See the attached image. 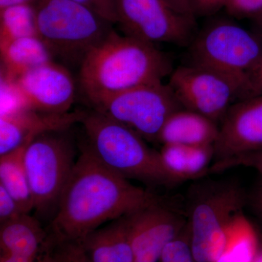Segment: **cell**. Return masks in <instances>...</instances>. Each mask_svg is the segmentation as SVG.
<instances>
[{
    "label": "cell",
    "mask_w": 262,
    "mask_h": 262,
    "mask_svg": "<svg viewBox=\"0 0 262 262\" xmlns=\"http://www.w3.org/2000/svg\"><path fill=\"white\" fill-rule=\"evenodd\" d=\"M91 107L135 131L144 140L155 141L169 117L182 108L170 86L163 82L122 91Z\"/></svg>",
    "instance_id": "ba28073f"
},
{
    "label": "cell",
    "mask_w": 262,
    "mask_h": 262,
    "mask_svg": "<svg viewBox=\"0 0 262 262\" xmlns=\"http://www.w3.org/2000/svg\"><path fill=\"white\" fill-rule=\"evenodd\" d=\"M1 76L15 80L29 71L53 61V56L39 36L15 39L0 46Z\"/></svg>",
    "instance_id": "d6986e66"
},
{
    "label": "cell",
    "mask_w": 262,
    "mask_h": 262,
    "mask_svg": "<svg viewBox=\"0 0 262 262\" xmlns=\"http://www.w3.org/2000/svg\"><path fill=\"white\" fill-rule=\"evenodd\" d=\"M75 146L67 130L37 136L24 153L34 209L47 211L57 204L75 165Z\"/></svg>",
    "instance_id": "52a82bcc"
},
{
    "label": "cell",
    "mask_w": 262,
    "mask_h": 262,
    "mask_svg": "<svg viewBox=\"0 0 262 262\" xmlns=\"http://www.w3.org/2000/svg\"><path fill=\"white\" fill-rule=\"evenodd\" d=\"M248 196L231 180H206L189 192L187 227L195 262H217L227 247L229 232Z\"/></svg>",
    "instance_id": "277c9868"
},
{
    "label": "cell",
    "mask_w": 262,
    "mask_h": 262,
    "mask_svg": "<svg viewBox=\"0 0 262 262\" xmlns=\"http://www.w3.org/2000/svg\"><path fill=\"white\" fill-rule=\"evenodd\" d=\"M29 144L0 155V186L14 198L24 213H29L34 209L24 165V153Z\"/></svg>",
    "instance_id": "ffe728a7"
},
{
    "label": "cell",
    "mask_w": 262,
    "mask_h": 262,
    "mask_svg": "<svg viewBox=\"0 0 262 262\" xmlns=\"http://www.w3.org/2000/svg\"><path fill=\"white\" fill-rule=\"evenodd\" d=\"M253 18L254 19L255 22L257 24L258 28L262 31V10L256 16L253 17Z\"/></svg>",
    "instance_id": "d590c367"
},
{
    "label": "cell",
    "mask_w": 262,
    "mask_h": 262,
    "mask_svg": "<svg viewBox=\"0 0 262 262\" xmlns=\"http://www.w3.org/2000/svg\"><path fill=\"white\" fill-rule=\"evenodd\" d=\"M213 163L262 151V96L233 103L221 122Z\"/></svg>",
    "instance_id": "4fadbf2b"
},
{
    "label": "cell",
    "mask_w": 262,
    "mask_h": 262,
    "mask_svg": "<svg viewBox=\"0 0 262 262\" xmlns=\"http://www.w3.org/2000/svg\"><path fill=\"white\" fill-rule=\"evenodd\" d=\"M189 46L190 63L233 79L242 86V99L248 76L262 55L258 38L237 23L220 19L206 25Z\"/></svg>",
    "instance_id": "8992f818"
},
{
    "label": "cell",
    "mask_w": 262,
    "mask_h": 262,
    "mask_svg": "<svg viewBox=\"0 0 262 262\" xmlns=\"http://www.w3.org/2000/svg\"><path fill=\"white\" fill-rule=\"evenodd\" d=\"M258 243L256 234L248 224L234 227L229 232L227 247L217 262H254L257 256Z\"/></svg>",
    "instance_id": "7402d4cb"
},
{
    "label": "cell",
    "mask_w": 262,
    "mask_h": 262,
    "mask_svg": "<svg viewBox=\"0 0 262 262\" xmlns=\"http://www.w3.org/2000/svg\"><path fill=\"white\" fill-rule=\"evenodd\" d=\"M23 108H29L15 81L1 76V115Z\"/></svg>",
    "instance_id": "d4e9b609"
},
{
    "label": "cell",
    "mask_w": 262,
    "mask_h": 262,
    "mask_svg": "<svg viewBox=\"0 0 262 262\" xmlns=\"http://www.w3.org/2000/svg\"><path fill=\"white\" fill-rule=\"evenodd\" d=\"M158 199L103 165L84 143L57 203L51 225L53 241L80 243L105 222Z\"/></svg>",
    "instance_id": "6da1fadb"
},
{
    "label": "cell",
    "mask_w": 262,
    "mask_h": 262,
    "mask_svg": "<svg viewBox=\"0 0 262 262\" xmlns=\"http://www.w3.org/2000/svg\"><path fill=\"white\" fill-rule=\"evenodd\" d=\"M229 0H191L193 15L195 17H208L226 8Z\"/></svg>",
    "instance_id": "f546056e"
},
{
    "label": "cell",
    "mask_w": 262,
    "mask_h": 262,
    "mask_svg": "<svg viewBox=\"0 0 262 262\" xmlns=\"http://www.w3.org/2000/svg\"><path fill=\"white\" fill-rule=\"evenodd\" d=\"M53 244L39 222L29 213L0 225L1 253L39 259L49 252Z\"/></svg>",
    "instance_id": "9a60e30c"
},
{
    "label": "cell",
    "mask_w": 262,
    "mask_h": 262,
    "mask_svg": "<svg viewBox=\"0 0 262 262\" xmlns=\"http://www.w3.org/2000/svg\"><path fill=\"white\" fill-rule=\"evenodd\" d=\"M173 68L155 45L115 30L92 50L79 67V84L91 106L144 84L163 82Z\"/></svg>",
    "instance_id": "7a4b0ae2"
},
{
    "label": "cell",
    "mask_w": 262,
    "mask_h": 262,
    "mask_svg": "<svg viewBox=\"0 0 262 262\" xmlns=\"http://www.w3.org/2000/svg\"><path fill=\"white\" fill-rule=\"evenodd\" d=\"M165 1L175 11L178 12L181 14L195 18L193 15L191 0H165Z\"/></svg>",
    "instance_id": "d6a6232c"
},
{
    "label": "cell",
    "mask_w": 262,
    "mask_h": 262,
    "mask_svg": "<svg viewBox=\"0 0 262 262\" xmlns=\"http://www.w3.org/2000/svg\"><path fill=\"white\" fill-rule=\"evenodd\" d=\"M0 262H46V255L39 259H33V258L24 257V256L1 253Z\"/></svg>",
    "instance_id": "836d02e7"
},
{
    "label": "cell",
    "mask_w": 262,
    "mask_h": 262,
    "mask_svg": "<svg viewBox=\"0 0 262 262\" xmlns=\"http://www.w3.org/2000/svg\"><path fill=\"white\" fill-rule=\"evenodd\" d=\"M46 262H91L82 244L79 242H54L46 255Z\"/></svg>",
    "instance_id": "603a6c76"
},
{
    "label": "cell",
    "mask_w": 262,
    "mask_h": 262,
    "mask_svg": "<svg viewBox=\"0 0 262 262\" xmlns=\"http://www.w3.org/2000/svg\"><path fill=\"white\" fill-rule=\"evenodd\" d=\"M158 262H195L189 245L187 225L182 233L165 247Z\"/></svg>",
    "instance_id": "cb8c5ba5"
},
{
    "label": "cell",
    "mask_w": 262,
    "mask_h": 262,
    "mask_svg": "<svg viewBox=\"0 0 262 262\" xmlns=\"http://www.w3.org/2000/svg\"><path fill=\"white\" fill-rule=\"evenodd\" d=\"M225 10L236 18H253L262 10V0H229Z\"/></svg>",
    "instance_id": "4316f807"
},
{
    "label": "cell",
    "mask_w": 262,
    "mask_h": 262,
    "mask_svg": "<svg viewBox=\"0 0 262 262\" xmlns=\"http://www.w3.org/2000/svg\"><path fill=\"white\" fill-rule=\"evenodd\" d=\"M73 1L87 7L110 23L117 24L115 0H73Z\"/></svg>",
    "instance_id": "83f0119b"
},
{
    "label": "cell",
    "mask_w": 262,
    "mask_h": 262,
    "mask_svg": "<svg viewBox=\"0 0 262 262\" xmlns=\"http://www.w3.org/2000/svg\"><path fill=\"white\" fill-rule=\"evenodd\" d=\"M30 36H38L34 5H14L0 9V46Z\"/></svg>",
    "instance_id": "44dd1931"
},
{
    "label": "cell",
    "mask_w": 262,
    "mask_h": 262,
    "mask_svg": "<svg viewBox=\"0 0 262 262\" xmlns=\"http://www.w3.org/2000/svg\"><path fill=\"white\" fill-rule=\"evenodd\" d=\"M135 262H158L170 243L187 225V215L158 199L126 215Z\"/></svg>",
    "instance_id": "8fae6325"
},
{
    "label": "cell",
    "mask_w": 262,
    "mask_h": 262,
    "mask_svg": "<svg viewBox=\"0 0 262 262\" xmlns=\"http://www.w3.org/2000/svg\"><path fill=\"white\" fill-rule=\"evenodd\" d=\"M247 203L251 205L255 213L262 222V182H259L249 198L248 196Z\"/></svg>",
    "instance_id": "1f68e13d"
},
{
    "label": "cell",
    "mask_w": 262,
    "mask_h": 262,
    "mask_svg": "<svg viewBox=\"0 0 262 262\" xmlns=\"http://www.w3.org/2000/svg\"><path fill=\"white\" fill-rule=\"evenodd\" d=\"M89 146L100 161L126 179L173 187L179 180L164 166L160 151L151 149L135 131L92 110L80 122Z\"/></svg>",
    "instance_id": "3957f363"
},
{
    "label": "cell",
    "mask_w": 262,
    "mask_h": 262,
    "mask_svg": "<svg viewBox=\"0 0 262 262\" xmlns=\"http://www.w3.org/2000/svg\"><path fill=\"white\" fill-rule=\"evenodd\" d=\"M14 81L31 110L64 114L70 112L75 102L76 86L72 74L64 65L53 61L29 71Z\"/></svg>",
    "instance_id": "7c38bea8"
},
{
    "label": "cell",
    "mask_w": 262,
    "mask_h": 262,
    "mask_svg": "<svg viewBox=\"0 0 262 262\" xmlns=\"http://www.w3.org/2000/svg\"><path fill=\"white\" fill-rule=\"evenodd\" d=\"M219 132L220 125L213 120L182 108L169 117L158 141L163 145L214 146Z\"/></svg>",
    "instance_id": "2e32d148"
},
{
    "label": "cell",
    "mask_w": 262,
    "mask_h": 262,
    "mask_svg": "<svg viewBox=\"0 0 262 262\" xmlns=\"http://www.w3.org/2000/svg\"><path fill=\"white\" fill-rule=\"evenodd\" d=\"M117 24L125 35L156 45L189 46L196 19L181 14L165 0H115Z\"/></svg>",
    "instance_id": "30bf717a"
},
{
    "label": "cell",
    "mask_w": 262,
    "mask_h": 262,
    "mask_svg": "<svg viewBox=\"0 0 262 262\" xmlns=\"http://www.w3.org/2000/svg\"><path fill=\"white\" fill-rule=\"evenodd\" d=\"M37 0H0V9L20 5H34Z\"/></svg>",
    "instance_id": "e575fe53"
},
{
    "label": "cell",
    "mask_w": 262,
    "mask_h": 262,
    "mask_svg": "<svg viewBox=\"0 0 262 262\" xmlns=\"http://www.w3.org/2000/svg\"><path fill=\"white\" fill-rule=\"evenodd\" d=\"M80 244L91 262H135L126 215L96 229Z\"/></svg>",
    "instance_id": "e0dca14e"
},
{
    "label": "cell",
    "mask_w": 262,
    "mask_h": 262,
    "mask_svg": "<svg viewBox=\"0 0 262 262\" xmlns=\"http://www.w3.org/2000/svg\"><path fill=\"white\" fill-rule=\"evenodd\" d=\"M258 96H262V55L248 76L242 99Z\"/></svg>",
    "instance_id": "4dcf8cb0"
},
{
    "label": "cell",
    "mask_w": 262,
    "mask_h": 262,
    "mask_svg": "<svg viewBox=\"0 0 262 262\" xmlns=\"http://www.w3.org/2000/svg\"><path fill=\"white\" fill-rule=\"evenodd\" d=\"M37 34L53 58L80 67L113 30V24L73 0H37Z\"/></svg>",
    "instance_id": "5b68a950"
},
{
    "label": "cell",
    "mask_w": 262,
    "mask_h": 262,
    "mask_svg": "<svg viewBox=\"0 0 262 262\" xmlns=\"http://www.w3.org/2000/svg\"><path fill=\"white\" fill-rule=\"evenodd\" d=\"M168 85L182 108L219 123L242 98V86L228 76L201 66H180L169 76Z\"/></svg>",
    "instance_id": "9c48e42d"
},
{
    "label": "cell",
    "mask_w": 262,
    "mask_h": 262,
    "mask_svg": "<svg viewBox=\"0 0 262 262\" xmlns=\"http://www.w3.org/2000/svg\"><path fill=\"white\" fill-rule=\"evenodd\" d=\"M164 166L180 182L208 175L214 160V146L165 144L160 151Z\"/></svg>",
    "instance_id": "ac0fdd59"
},
{
    "label": "cell",
    "mask_w": 262,
    "mask_h": 262,
    "mask_svg": "<svg viewBox=\"0 0 262 262\" xmlns=\"http://www.w3.org/2000/svg\"><path fill=\"white\" fill-rule=\"evenodd\" d=\"M85 111L64 114L39 113L23 108L0 116V155L9 153L48 132L68 130L81 122Z\"/></svg>",
    "instance_id": "5bb4252c"
},
{
    "label": "cell",
    "mask_w": 262,
    "mask_h": 262,
    "mask_svg": "<svg viewBox=\"0 0 262 262\" xmlns=\"http://www.w3.org/2000/svg\"><path fill=\"white\" fill-rule=\"evenodd\" d=\"M23 213L14 198L0 186V225L6 223Z\"/></svg>",
    "instance_id": "f1b7e54d"
},
{
    "label": "cell",
    "mask_w": 262,
    "mask_h": 262,
    "mask_svg": "<svg viewBox=\"0 0 262 262\" xmlns=\"http://www.w3.org/2000/svg\"><path fill=\"white\" fill-rule=\"evenodd\" d=\"M248 167L256 170L260 176V182H262V151L239 155L212 164L208 173H216L234 167Z\"/></svg>",
    "instance_id": "484cf974"
}]
</instances>
